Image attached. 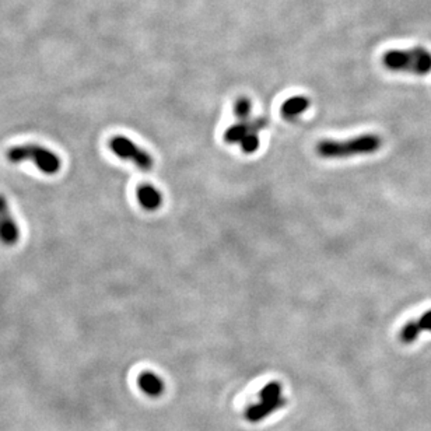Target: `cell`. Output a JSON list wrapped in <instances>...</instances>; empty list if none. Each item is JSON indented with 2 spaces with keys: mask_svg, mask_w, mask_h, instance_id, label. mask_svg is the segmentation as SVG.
I'll return each instance as SVG.
<instances>
[{
  "mask_svg": "<svg viewBox=\"0 0 431 431\" xmlns=\"http://www.w3.org/2000/svg\"><path fill=\"white\" fill-rule=\"evenodd\" d=\"M259 145H260V140L258 138V133H253V135H249L245 139H242V142L239 143V147H241L242 153L252 154L259 149Z\"/></svg>",
  "mask_w": 431,
  "mask_h": 431,
  "instance_id": "obj_14",
  "label": "cell"
},
{
  "mask_svg": "<svg viewBox=\"0 0 431 431\" xmlns=\"http://www.w3.org/2000/svg\"><path fill=\"white\" fill-rule=\"evenodd\" d=\"M259 401L260 402H272L281 398V385L277 381H272L267 385H265L259 391Z\"/></svg>",
  "mask_w": 431,
  "mask_h": 431,
  "instance_id": "obj_11",
  "label": "cell"
},
{
  "mask_svg": "<svg viewBox=\"0 0 431 431\" xmlns=\"http://www.w3.org/2000/svg\"><path fill=\"white\" fill-rule=\"evenodd\" d=\"M383 146L378 135H360L347 140H321L315 146V152L322 159H347L354 156H367L377 153Z\"/></svg>",
  "mask_w": 431,
  "mask_h": 431,
  "instance_id": "obj_1",
  "label": "cell"
},
{
  "mask_svg": "<svg viewBox=\"0 0 431 431\" xmlns=\"http://www.w3.org/2000/svg\"><path fill=\"white\" fill-rule=\"evenodd\" d=\"M138 385L140 391L150 398L161 397L166 390L164 381L152 371H143L138 378Z\"/></svg>",
  "mask_w": 431,
  "mask_h": 431,
  "instance_id": "obj_9",
  "label": "cell"
},
{
  "mask_svg": "<svg viewBox=\"0 0 431 431\" xmlns=\"http://www.w3.org/2000/svg\"><path fill=\"white\" fill-rule=\"evenodd\" d=\"M383 65L391 72L425 76L431 72V52L425 46L391 49L383 55Z\"/></svg>",
  "mask_w": 431,
  "mask_h": 431,
  "instance_id": "obj_2",
  "label": "cell"
},
{
  "mask_svg": "<svg viewBox=\"0 0 431 431\" xmlns=\"http://www.w3.org/2000/svg\"><path fill=\"white\" fill-rule=\"evenodd\" d=\"M136 198L147 212H156L163 206V194L150 184H142L136 191Z\"/></svg>",
  "mask_w": 431,
  "mask_h": 431,
  "instance_id": "obj_8",
  "label": "cell"
},
{
  "mask_svg": "<svg viewBox=\"0 0 431 431\" xmlns=\"http://www.w3.org/2000/svg\"><path fill=\"white\" fill-rule=\"evenodd\" d=\"M6 157L11 164H21L29 161L48 175L56 174L62 167L60 159L49 149L39 145L13 146L7 150Z\"/></svg>",
  "mask_w": 431,
  "mask_h": 431,
  "instance_id": "obj_3",
  "label": "cell"
},
{
  "mask_svg": "<svg viewBox=\"0 0 431 431\" xmlns=\"http://www.w3.org/2000/svg\"><path fill=\"white\" fill-rule=\"evenodd\" d=\"M267 125L266 118H255V119H248V121H239L238 124L230 126L224 132V142L228 145H239L242 139H245L249 135L258 133L259 131L265 129Z\"/></svg>",
  "mask_w": 431,
  "mask_h": 431,
  "instance_id": "obj_5",
  "label": "cell"
},
{
  "mask_svg": "<svg viewBox=\"0 0 431 431\" xmlns=\"http://www.w3.org/2000/svg\"><path fill=\"white\" fill-rule=\"evenodd\" d=\"M310 98L303 97V95H296L291 97L289 100H286L281 107H280V114L284 119L287 121H293L296 118H298L303 112H305L310 108Z\"/></svg>",
  "mask_w": 431,
  "mask_h": 431,
  "instance_id": "obj_10",
  "label": "cell"
},
{
  "mask_svg": "<svg viewBox=\"0 0 431 431\" xmlns=\"http://www.w3.org/2000/svg\"><path fill=\"white\" fill-rule=\"evenodd\" d=\"M287 401L280 398L277 401H272V402H258L255 405H251L246 411H245V420L249 423H259L263 419H266L269 415H272L273 412L281 409L283 406H286Z\"/></svg>",
  "mask_w": 431,
  "mask_h": 431,
  "instance_id": "obj_7",
  "label": "cell"
},
{
  "mask_svg": "<svg viewBox=\"0 0 431 431\" xmlns=\"http://www.w3.org/2000/svg\"><path fill=\"white\" fill-rule=\"evenodd\" d=\"M420 329L418 326V322L416 321H411L408 324L404 325V328L401 329L399 332V339L402 343L405 345H411L413 343L419 336H420Z\"/></svg>",
  "mask_w": 431,
  "mask_h": 431,
  "instance_id": "obj_13",
  "label": "cell"
},
{
  "mask_svg": "<svg viewBox=\"0 0 431 431\" xmlns=\"http://www.w3.org/2000/svg\"><path fill=\"white\" fill-rule=\"evenodd\" d=\"M20 228L10 212L8 202L0 195V244L13 246L18 242Z\"/></svg>",
  "mask_w": 431,
  "mask_h": 431,
  "instance_id": "obj_6",
  "label": "cell"
},
{
  "mask_svg": "<svg viewBox=\"0 0 431 431\" xmlns=\"http://www.w3.org/2000/svg\"><path fill=\"white\" fill-rule=\"evenodd\" d=\"M252 114V102L246 97H239L234 104V115L238 121H248L251 119Z\"/></svg>",
  "mask_w": 431,
  "mask_h": 431,
  "instance_id": "obj_12",
  "label": "cell"
},
{
  "mask_svg": "<svg viewBox=\"0 0 431 431\" xmlns=\"http://www.w3.org/2000/svg\"><path fill=\"white\" fill-rule=\"evenodd\" d=\"M110 149L114 154H117L122 160L133 163L142 171H150L154 166L152 154L125 136H114L110 140Z\"/></svg>",
  "mask_w": 431,
  "mask_h": 431,
  "instance_id": "obj_4",
  "label": "cell"
},
{
  "mask_svg": "<svg viewBox=\"0 0 431 431\" xmlns=\"http://www.w3.org/2000/svg\"><path fill=\"white\" fill-rule=\"evenodd\" d=\"M420 332H431V310L426 311L419 319H416Z\"/></svg>",
  "mask_w": 431,
  "mask_h": 431,
  "instance_id": "obj_15",
  "label": "cell"
}]
</instances>
